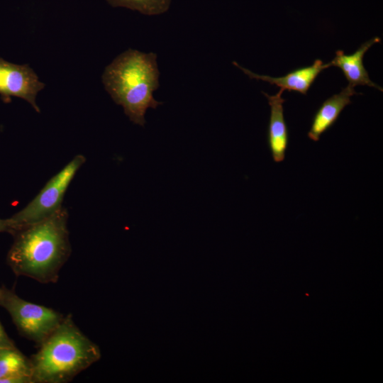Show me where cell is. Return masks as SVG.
Returning a JSON list of instances; mask_svg holds the SVG:
<instances>
[{"label": "cell", "mask_w": 383, "mask_h": 383, "mask_svg": "<svg viewBox=\"0 0 383 383\" xmlns=\"http://www.w3.org/2000/svg\"><path fill=\"white\" fill-rule=\"evenodd\" d=\"M113 7H124L140 13L152 16L166 12L171 0H106Z\"/></svg>", "instance_id": "7c38bea8"}, {"label": "cell", "mask_w": 383, "mask_h": 383, "mask_svg": "<svg viewBox=\"0 0 383 383\" xmlns=\"http://www.w3.org/2000/svg\"><path fill=\"white\" fill-rule=\"evenodd\" d=\"M381 41L374 37L362 43L353 54L346 55L343 50H338L331 62V66L339 67L348 82V86L355 88L357 85H367L380 91L382 89L373 82L363 65V57L366 52L375 43Z\"/></svg>", "instance_id": "9c48e42d"}, {"label": "cell", "mask_w": 383, "mask_h": 383, "mask_svg": "<svg viewBox=\"0 0 383 383\" xmlns=\"http://www.w3.org/2000/svg\"><path fill=\"white\" fill-rule=\"evenodd\" d=\"M67 220V210L62 207L50 216L11 234L14 240L7 263L16 275L42 284L57 282L72 252Z\"/></svg>", "instance_id": "6da1fadb"}, {"label": "cell", "mask_w": 383, "mask_h": 383, "mask_svg": "<svg viewBox=\"0 0 383 383\" xmlns=\"http://www.w3.org/2000/svg\"><path fill=\"white\" fill-rule=\"evenodd\" d=\"M45 86L28 65L11 63L0 57V95L4 101L9 102L11 96L18 97L39 113L36 96Z\"/></svg>", "instance_id": "8992f818"}, {"label": "cell", "mask_w": 383, "mask_h": 383, "mask_svg": "<svg viewBox=\"0 0 383 383\" xmlns=\"http://www.w3.org/2000/svg\"><path fill=\"white\" fill-rule=\"evenodd\" d=\"M159 76L155 53L128 49L105 68L102 82L129 119L143 126L147 109L162 104L153 97L154 91L159 87Z\"/></svg>", "instance_id": "7a4b0ae2"}, {"label": "cell", "mask_w": 383, "mask_h": 383, "mask_svg": "<svg viewBox=\"0 0 383 383\" xmlns=\"http://www.w3.org/2000/svg\"><path fill=\"white\" fill-rule=\"evenodd\" d=\"M355 94H357L355 89L348 85L324 101L313 116L308 137L315 142L319 140L321 135L336 122L345 107L351 104L350 97Z\"/></svg>", "instance_id": "30bf717a"}, {"label": "cell", "mask_w": 383, "mask_h": 383, "mask_svg": "<svg viewBox=\"0 0 383 383\" xmlns=\"http://www.w3.org/2000/svg\"><path fill=\"white\" fill-rule=\"evenodd\" d=\"M1 232H7L11 233V227L7 219H1L0 218V233Z\"/></svg>", "instance_id": "5bb4252c"}, {"label": "cell", "mask_w": 383, "mask_h": 383, "mask_svg": "<svg viewBox=\"0 0 383 383\" xmlns=\"http://www.w3.org/2000/svg\"><path fill=\"white\" fill-rule=\"evenodd\" d=\"M21 376L32 377L30 358L25 356L16 346L0 348V381Z\"/></svg>", "instance_id": "8fae6325"}, {"label": "cell", "mask_w": 383, "mask_h": 383, "mask_svg": "<svg viewBox=\"0 0 383 383\" xmlns=\"http://www.w3.org/2000/svg\"><path fill=\"white\" fill-rule=\"evenodd\" d=\"M283 89L274 95L262 92L267 99L270 106V116L267 131V143L273 160L282 162L284 160L285 153L289 143V133L284 120L282 98Z\"/></svg>", "instance_id": "ba28073f"}, {"label": "cell", "mask_w": 383, "mask_h": 383, "mask_svg": "<svg viewBox=\"0 0 383 383\" xmlns=\"http://www.w3.org/2000/svg\"><path fill=\"white\" fill-rule=\"evenodd\" d=\"M82 155L75 156L62 170L53 176L23 209L8 218L11 234L18 229L42 221L62 208L65 194L75 174L84 163Z\"/></svg>", "instance_id": "5b68a950"}, {"label": "cell", "mask_w": 383, "mask_h": 383, "mask_svg": "<svg viewBox=\"0 0 383 383\" xmlns=\"http://www.w3.org/2000/svg\"><path fill=\"white\" fill-rule=\"evenodd\" d=\"M15 344L5 332L4 327L0 322V348L14 347Z\"/></svg>", "instance_id": "4fadbf2b"}, {"label": "cell", "mask_w": 383, "mask_h": 383, "mask_svg": "<svg viewBox=\"0 0 383 383\" xmlns=\"http://www.w3.org/2000/svg\"><path fill=\"white\" fill-rule=\"evenodd\" d=\"M30 358L33 383H67L101 358L99 346L64 316Z\"/></svg>", "instance_id": "3957f363"}, {"label": "cell", "mask_w": 383, "mask_h": 383, "mask_svg": "<svg viewBox=\"0 0 383 383\" xmlns=\"http://www.w3.org/2000/svg\"><path fill=\"white\" fill-rule=\"evenodd\" d=\"M240 68L250 79H255L274 84L280 89L288 91H294L306 95L319 74L325 69L331 67V63L324 64L320 59L316 60L309 66L298 68L289 72L284 76L273 77L268 75L257 74L244 68L235 62H233Z\"/></svg>", "instance_id": "52a82bcc"}, {"label": "cell", "mask_w": 383, "mask_h": 383, "mask_svg": "<svg viewBox=\"0 0 383 383\" xmlns=\"http://www.w3.org/2000/svg\"><path fill=\"white\" fill-rule=\"evenodd\" d=\"M0 306L8 311L19 333L38 346L64 318L58 311L23 299L5 287L0 288Z\"/></svg>", "instance_id": "277c9868"}]
</instances>
